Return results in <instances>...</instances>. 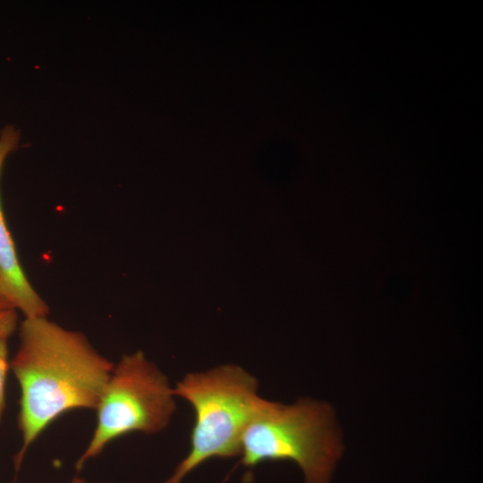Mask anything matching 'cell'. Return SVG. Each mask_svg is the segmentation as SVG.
I'll return each instance as SVG.
<instances>
[{"instance_id":"obj_8","label":"cell","mask_w":483,"mask_h":483,"mask_svg":"<svg viewBox=\"0 0 483 483\" xmlns=\"http://www.w3.org/2000/svg\"><path fill=\"white\" fill-rule=\"evenodd\" d=\"M15 309L10 301L8 296L0 281V311ZM16 310V309H15ZM17 311V310H16Z\"/></svg>"},{"instance_id":"obj_3","label":"cell","mask_w":483,"mask_h":483,"mask_svg":"<svg viewBox=\"0 0 483 483\" xmlns=\"http://www.w3.org/2000/svg\"><path fill=\"white\" fill-rule=\"evenodd\" d=\"M343 445L331 408L301 400L292 405L265 400L241 442L242 462L289 460L302 470L306 483H329Z\"/></svg>"},{"instance_id":"obj_2","label":"cell","mask_w":483,"mask_h":483,"mask_svg":"<svg viewBox=\"0 0 483 483\" xmlns=\"http://www.w3.org/2000/svg\"><path fill=\"white\" fill-rule=\"evenodd\" d=\"M174 392L193 407L195 422L189 453L163 483H181L211 458L240 455L242 435L265 402L257 379L235 365L189 373Z\"/></svg>"},{"instance_id":"obj_4","label":"cell","mask_w":483,"mask_h":483,"mask_svg":"<svg viewBox=\"0 0 483 483\" xmlns=\"http://www.w3.org/2000/svg\"><path fill=\"white\" fill-rule=\"evenodd\" d=\"M175 394L165 375L141 352L114 364L95 409L92 436L75 463L81 470L114 440L132 432L156 434L169 424Z\"/></svg>"},{"instance_id":"obj_1","label":"cell","mask_w":483,"mask_h":483,"mask_svg":"<svg viewBox=\"0 0 483 483\" xmlns=\"http://www.w3.org/2000/svg\"><path fill=\"white\" fill-rule=\"evenodd\" d=\"M20 344L10 360L21 389L18 470L30 446L56 419L73 410H95L114 363L87 336L47 317L24 318Z\"/></svg>"},{"instance_id":"obj_7","label":"cell","mask_w":483,"mask_h":483,"mask_svg":"<svg viewBox=\"0 0 483 483\" xmlns=\"http://www.w3.org/2000/svg\"><path fill=\"white\" fill-rule=\"evenodd\" d=\"M17 323L18 316L15 309L0 311V337L9 338L15 331Z\"/></svg>"},{"instance_id":"obj_9","label":"cell","mask_w":483,"mask_h":483,"mask_svg":"<svg viewBox=\"0 0 483 483\" xmlns=\"http://www.w3.org/2000/svg\"><path fill=\"white\" fill-rule=\"evenodd\" d=\"M72 483H87V481L82 479V478H80V477H75L72 480Z\"/></svg>"},{"instance_id":"obj_6","label":"cell","mask_w":483,"mask_h":483,"mask_svg":"<svg viewBox=\"0 0 483 483\" xmlns=\"http://www.w3.org/2000/svg\"><path fill=\"white\" fill-rule=\"evenodd\" d=\"M7 340L8 338L0 337V421L5 409V385L10 369Z\"/></svg>"},{"instance_id":"obj_5","label":"cell","mask_w":483,"mask_h":483,"mask_svg":"<svg viewBox=\"0 0 483 483\" xmlns=\"http://www.w3.org/2000/svg\"><path fill=\"white\" fill-rule=\"evenodd\" d=\"M19 142V132L11 125L0 132V177L4 161ZM0 281L13 308L24 318L47 317L48 306L28 279L20 263L8 229L0 198Z\"/></svg>"}]
</instances>
